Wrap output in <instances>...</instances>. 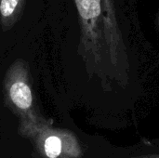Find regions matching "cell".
<instances>
[{
	"instance_id": "1",
	"label": "cell",
	"mask_w": 159,
	"mask_h": 158,
	"mask_svg": "<svg viewBox=\"0 0 159 158\" xmlns=\"http://www.w3.org/2000/svg\"><path fill=\"white\" fill-rule=\"evenodd\" d=\"M80 28L78 51L89 72L127 62V48L115 0H74Z\"/></svg>"
},
{
	"instance_id": "2",
	"label": "cell",
	"mask_w": 159,
	"mask_h": 158,
	"mask_svg": "<svg viewBox=\"0 0 159 158\" xmlns=\"http://www.w3.org/2000/svg\"><path fill=\"white\" fill-rule=\"evenodd\" d=\"M27 63L20 59L12 62L4 78L5 103L19 117V132L22 137L35 128L49 122L36 108Z\"/></svg>"
},
{
	"instance_id": "3",
	"label": "cell",
	"mask_w": 159,
	"mask_h": 158,
	"mask_svg": "<svg viewBox=\"0 0 159 158\" xmlns=\"http://www.w3.org/2000/svg\"><path fill=\"white\" fill-rule=\"evenodd\" d=\"M24 138L33 142L41 158H81L83 156L76 136L70 130L53 128L51 121L35 128Z\"/></svg>"
},
{
	"instance_id": "4",
	"label": "cell",
	"mask_w": 159,
	"mask_h": 158,
	"mask_svg": "<svg viewBox=\"0 0 159 158\" xmlns=\"http://www.w3.org/2000/svg\"><path fill=\"white\" fill-rule=\"evenodd\" d=\"M26 0H0V25L10 30L22 17Z\"/></svg>"
},
{
	"instance_id": "5",
	"label": "cell",
	"mask_w": 159,
	"mask_h": 158,
	"mask_svg": "<svg viewBox=\"0 0 159 158\" xmlns=\"http://www.w3.org/2000/svg\"><path fill=\"white\" fill-rule=\"evenodd\" d=\"M133 158H159V156L157 155H147V156H140Z\"/></svg>"
}]
</instances>
